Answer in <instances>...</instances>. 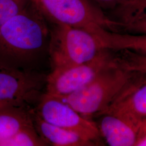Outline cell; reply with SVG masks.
Masks as SVG:
<instances>
[{
  "mask_svg": "<svg viewBox=\"0 0 146 146\" xmlns=\"http://www.w3.org/2000/svg\"><path fill=\"white\" fill-rule=\"evenodd\" d=\"M50 26L36 3L0 27V64L30 69V64L48 53Z\"/></svg>",
  "mask_w": 146,
  "mask_h": 146,
  "instance_id": "cell-1",
  "label": "cell"
},
{
  "mask_svg": "<svg viewBox=\"0 0 146 146\" xmlns=\"http://www.w3.org/2000/svg\"><path fill=\"white\" fill-rule=\"evenodd\" d=\"M146 82V75L121 68L113 62L82 88L59 98L80 115L99 116L124 95Z\"/></svg>",
  "mask_w": 146,
  "mask_h": 146,
  "instance_id": "cell-2",
  "label": "cell"
},
{
  "mask_svg": "<svg viewBox=\"0 0 146 146\" xmlns=\"http://www.w3.org/2000/svg\"><path fill=\"white\" fill-rule=\"evenodd\" d=\"M49 23L48 54L52 69L69 68L88 62L104 49L88 31L62 24Z\"/></svg>",
  "mask_w": 146,
  "mask_h": 146,
  "instance_id": "cell-3",
  "label": "cell"
},
{
  "mask_svg": "<svg viewBox=\"0 0 146 146\" xmlns=\"http://www.w3.org/2000/svg\"><path fill=\"white\" fill-rule=\"evenodd\" d=\"M50 23L84 29L92 35L103 28L119 31L120 22L110 19L90 0H34Z\"/></svg>",
  "mask_w": 146,
  "mask_h": 146,
  "instance_id": "cell-4",
  "label": "cell"
},
{
  "mask_svg": "<svg viewBox=\"0 0 146 146\" xmlns=\"http://www.w3.org/2000/svg\"><path fill=\"white\" fill-rule=\"evenodd\" d=\"M47 75L0 64V107L31 108L38 102Z\"/></svg>",
  "mask_w": 146,
  "mask_h": 146,
  "instance_id": "cell-5",
  "label": "cell"
},
{
  "mask_svg": "<svg viewBox=\"0 0 146 146\" xmlns=\"http://www.w3.org/2000/svg\"><path fill=\"white\" fill-rule=\"evenodd\" d=\"M113 61V51L104 48L92 60L69 68L52 69L47 75L46 93L58 98L68 96L92 81Z\"/></svg>",
  "mask_w": 146,
  "mask_h": 146,
  "instance_id": "cell-6",
  "label": "cell"
},
{
  "mask_svg": "<svg viewBox=\"0 0 146 146\" xmlns=\"http://www.w3.org/2000/svg\"><path fill=\"white\" fill-rule=\"evenodd\" d=\"M34 110L48 123L74 131L84 139L99 145L101 136L97 124L80 115L61 99L45 93Z\"/></svg>",
  "mask_w": 146,
  "mask_h": 146,
  "instance_id": "cell-7",
  "label": "cell"
},
{
  "mask_svg": "<svg viewBox=\"0 0 146 146\" xmlns=\"http://www.w3.org/2000/svg\"><path fill=\"white\" fill-rule=\"evenodd\" d=\"M106 114L121 117L141 128L146 120V82L117 100L99 116Z\"/></svg>",
  "mask_w": 146,
  "mask_h": 146,
  "instance_id": "cell-8",
  "label": "cell"
},
{
  "mask_svg": "<svg viewBox=\"0 0 146 146\" xmlns=\"http://www.w3.org/2000/svg\"><path fill=\"white\" fill-rule=\"evenodd\" d=\"M97 125L101 136L110 146H135L140 128L121 117L112 114L100 116Z\"/></svg>",
  "mask_w": 146,
  "mask_h": 146,
  "instance_id": "cell-9",
  "label": "cell"
},
{
  "mask_svg": "<svg viewBox=\"0 0 146 146\" xmlns=\"http://www.w3.org/2000/svg\"><path fill=\"white\" fill-rule=\"evenodd\" d=\"M33 123L38 134L48 146H98L95 143L84 139L78 133L49 123L32 110Z\"/></svg>",
  "mask_w": 146,
  "mask_h": 146,
  "instance_id": "cell-10",
  "label": "cell"
},
{
  "mask_svg": "<svg viewBox=\"0 0 146 146\" xmlns=\"http://www.w3.org/2000/svg\"><path fill=\"white\" fill-rule=\"evenodd\" d=\"M104 48L126 50L146 56V34H131L101 29L95 35Z\"/></svg>",
  "mask_w": 146,
  "mask_h": 146,
  "instance_id": "cell-11",
  "label": "cell"
},
{
  "mask_svg": "<svg viewBox=\"0 0 146 146\" xmlns=\"http://www.w3.org/2000/svg\"><path fill=\"white\" fill-rule=\"evenodd\" d=\"M31 108L0 107V143L18 131L34 125Z\"/></svg>",
  "mask_w": 146,
  "mask_h": 146,
  "instance_id": "cell-12",
  "label": "cell"
},
{
  "mask_svg": "<svg viewBox=\"0 0 146 146\" xmlns=\"http://www.w3.org/2000/svg\"><path fill=\"white\" fill-rule=\"evenodd\" d=\"M47 146V142L37 133L34 125L18 131L0 143V146Z\"/></svg>",
  "mask_w": 146,
  "mask_h": 146,
  "instance_id": "cell-13",
  "label": "cell"
},
{
  "mask_svg": "<svg viewBox=\"0 0 146 146\" xmlns=\"http://www.w3.org/2000/svg\"><path fill=\"white\" fill-rule=\"evenodd\" d=\"M114 61L126 70L146 75V56L126 50L116 51Z\"/></svg>",
  "mask_w": 146,
  "mask_h": 146,
  "instance_id": "cell-14",
  "label": "cell"
},
{
  "mask_svg": "<svg viewBox=\"0 0 146 146\" xmlns=\"http://www.w3.org/2000/svg\"><path fill=\"white\" fill-rule=\"evenodd\" d=\"M146 11V0H125L110 11L111 19L120 23L129 21Z\"/></svg>",
  "mask_w": 146,
  "mask_h": 146,
  "instance_id": "cell-15",
  "label": "cell"
},
{
  "mask_svg": "<svg viewBox=\"0 0 146 146\" xmlns=\"http://www.w3.org/2000/svg\"><path fill=\"white\" fill-rule=\"evenodd\" d=\"M32 1V0H0V27L24 11Z\"/></svg>",
  "mask_w": 146,
  "mask_h": 146,
  "instance_id": "cell-16",
  "label": "cell"
},
{
  "mask_svg": "<svg viewBox=\"0 0 146 146\" xmlns=\"http://www.w3.org/2000/svg\"><path fill=\"white\" fill-rule=\"evenodd\" d=\"M119 32L131 34H146V11L129 21L120 23Z\"/></svg>",
  "mask_w": 146,
  "mask_h": 146,
  "instance_id": "cell-17",
  "label": "cell"
},
{
  "mask_svg": "<svg viewBox=\"0 0 146 146\" xmlns=\"http://www.w3.org/2000/svg\"><path fill=\"white\" fill-rule=\"evenodd\" d=\"M105 12L113 11L117 7L122 4L125 0H90Z\"/></svg>",
  "mask_w": 146,
  "mask_h": 146,
  "instance_id": "cell-18",
  "label": "cell"
},
{
  "mask_svg": "<svg viewBox=\"0 0 146 146\" xmlns=\"http://www.w3.org/2000/svg\"><path fill=\"white\" fill-rule=\"evenodd\" d=\"M146 135V120L144 121L141 125L140 130L139 132V140Z\"/></svg>",
  "mask_w": 146,
  "mask_h": 146,
  "instance_id": "cell-19",
  "label": "cell"
},
{
  "mask_svg": "<svg viewBox=\"0 0 146 146\" xmlns=\"http://www.w3.org/2000/svg\"><path fill=\"white\" fill-rule=\"evenodd\" d=\"M136 146H146V135L141 138L136 143Z\"/></svg>",
  "mask_w": 146,
  "mask_h": 146,
  "instance_id": "cell-20",
  "label": "cell"
},
{
  "mask_svg": "<svg viewBox=\"0 0 146 146\" xmlns=\"http://www.w3.org/2000/svg\"><path fill=\"white\" fill-rule=\"evenodd\" d=\"M32 1H34V0H32Z\"/></svg>",
  "mask_w": 146,
  "mask_h": 146,
  "instance_id": "cell-21",
  "label": "cell"
}]
</instances>
